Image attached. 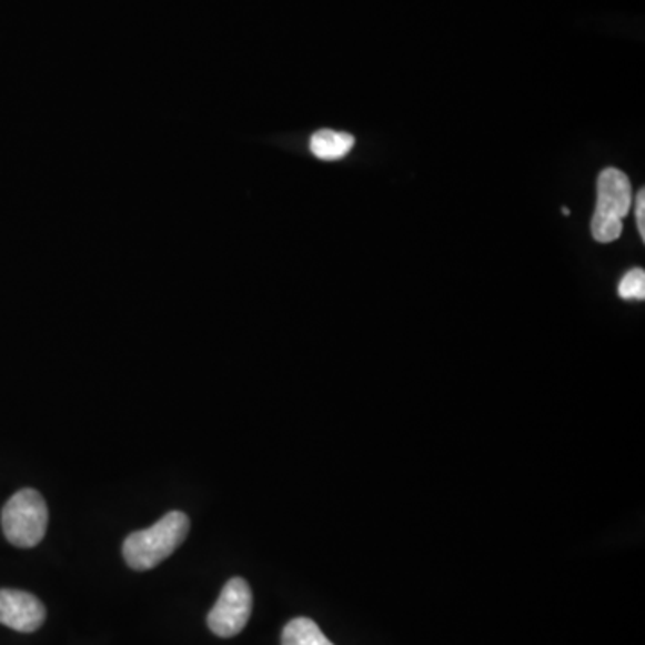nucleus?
Wrapping results in <instances>:
<instances>
[{
	"label": "nucleus",
	"instance_id": "8",
	"mask_svg": "<svg viewBox=\"0 0 645 645\" xmlns=\"http://www.w3.org/2000/svg\"><path fill=\"white\" fill-rule=\"evenodd\" d=\"M618 296L623 298V300H644V270H632L629 273L624 274V279L618 283Z\"/></svg>",
	"mask_w": 645,
	"mask_h": 645
},
{
	"label": "nucleus",
	"instance_id": "4",
	"mask_svg": "<svg viewBox=\"0 0 645 645\" xmlns=\"http://www.w3.org/2000/svg\"><path fill=\"white\" fill-rule=\"evenodd\" d=\"M253 609L250 585L242 577H233L224 585L214 608L210 609V632L221 638H232L246 627Z\"/></svg>",
	"mask_w": 645,
	"mask_h": 645
},
{
	"label": "nucleus",
	"instance_id": "1",
	"mask_svg": "<svg viewBox=\"0 0 645 645\" xmlns=\"http://www.w3.org/2000/svg\"><path fill=\"white\" fill-rule=\"evenodd\" d=\"M191 530L189 516L182 511H171L153 527L137 531L125 538L122 554L133 571H151L168 560L187 538Z\"/></svg>",
	"mask_w": 645,
	"mask_h": 645
},
{
	"label": "nucleus",
	"instance_id": "10",
	"mask_svg": "<svg viewBox=\"0 0 645 645\" xmlns=\"http://www.w3.org/2000/svg\"><path fill=\"white\" fill-rule=\"evenodd\" d=\"M562 212L563 215H565V218H568V215H571V210L566 209V206H563Z\"/></svg>",
	"mask_w": 645,
	"mask_h": 645
},
{
	"label": "nucleus",
	"instance_id": "6",
	"mask_svg": "<svg viewBox=\"0 0 645 645\" xmlns=\"http://www.w3.org/2000/svg\"><path fill=\"white\" fill-rule=\"evenodd\" d=\"M355 139L350 133L334 130H321L311 139V151L320 160H341L352 151Z\"/></svg>",
	"mask_w": 645,
	"mask_h": 645
},
{
	"label": "nucleus",
	"instance_id": "7",
	"mask_svg": "<svg viewBox=\"0 0 645 645\" xmlns=\"http://www.w3.org/2000/svg\"><path fill=\"white\" fill-rule=\"evenodd\" d=\"M282 645H334L323 635L320 626L306 617L293 618L283 627Z\"/></svg>",
	"mask_w": 645,
	"mask_h": 645
},
{
	"label": "nucleus",
	"instance_id": "3",
	"mask_svg": "<svg viewBox=\"0 0 645 645\" xmlns=\"http://www.w3.org/2000/svg\"><path fill=\"white\" fill-rule=\"evenodd\" d=\"M49 510L37 490H20L2 510V530L14 547H37L46 536Z\"/></svg>",
	"mask_w": 645,
	"mask_h": 645
},
{
	"label": "nucleus",
	"instance_id": "2",
	"mask_svg": "<svg viewBox=\"0 0 645 645\" xmlns=\"http://www.w3.org/2000/svg\"><path fill=\"white\" fill-rule=\"evenodd\" d=\"M633 191L629 178L618 169H604L597 180V206L592 218V235L595 241H617L623 233V219L632 209Z\"/></svg>",
	"mask_w": 645,
	"mask_h": 645
},
{
	"label": "nucleus",
	"instance_id": "5",
	"mask_svg": "<svg viewBox=\"0 0 645 645\" xmlns=\"http://www.w3.org/2000/svg\"><path fill=\"white\" fill-rule=\"evenodd\" d=\"M46 606L22 589H0V624L14 632L33 633L46 623Z\"/></svg>",
	"mask_w": 645,
	"mask_h": 645
},
{
	"label": "nucleus",
	"instance_id": "9",
	"mask_svg": "<svg viewBox=\"0 0 645 645\" xmlns=\"http://www.w3.org/2000/svg\"><path fill=\"white\" fill-rule=\"evenodd\" d=\"M636 226H638V233H641L642 241H645V191L642 189L636 195Z\"/></svg>",
	"mask_w": 645,
	"mask_h": 645
}]
</instances>
